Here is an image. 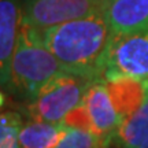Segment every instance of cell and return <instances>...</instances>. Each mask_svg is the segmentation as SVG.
Listing matches in <instances>:
<instances>
[{"instance_id": "6da1fadb", "label": "cell", "mask_w": 148, "mask_h": 148, "mask_svg": "<svg viewBox=\"0 0 148 148\" xmlns=\"http://www.w3.org/2000/svg\"><path fill=\"white\" fill-rule=\"evenodd\" d=\"M37 30L64 71L90 79L104 78L107 49L112 37L106 10Z\"/></svg>"}, {"instance_id": "7a4b0ae2", "label": "cell", "mask_w": 148, "mask_h": 148, "mask_svg": "<svg viewBox=\"0 0 148 148\" xmlns=\"http://www.w3.org/2000/svg\"><path fill=\"white\" fill-rule=\"evenodd\" d=\"M62 73L64 69L44 45L38 30L22 22L11 62L10 78L3 92L5 90L27 104L44 85Z\"/></svg>"}, {"instance_id": "3957f363", "label": "cell", "mask_w": 148, "mask_h": 148, "mask_svg": "<svg viewBox=\"0 0 148 148\" xmlns=\"http://www.w3.org/2000/svg\"><path fill=\"white\" fill-rule=\"evenodd\" d=\"M92 81L95 79L67 71L56 75L26 104L30 119L62 123L64 116L84 101Z\"/></svg>"}, {"instance_id": "277c9868", "label": "cell", "mask_w": 148, "mask_h": 148, "mask_svg": "<svg viewBox=\"0 0 148 148\" xmlns=\"http://www.w3.org/2000/svg\"><path fill=\"white\" fill-rule=\"evenodd\" d=\"M116 77L148 82V29L112 33L107 49L104 79Z\"/></svg>"}, {"instance_id": "5b68a950", "label": "cell", "mask_w": 148, "mask_h": 148, "mask_svg": "<svg viewBox=\"0 0 148 148\" xmlns=\"http://www.w3.org/2000/svg\"><path fill=\"white\" fill-rule=\"evenodd\" d=\"M108 0H25L22 22L34 29H45L86 18L107 8Z\"/></svg>"}, {"instance_id": "8992f818", "label": "cell", "mask_w": 148, "mask_h": 148, "mask_svg": "<svg viewBox=\"0 0 148 148\" xmlns=\"http://www.w3.org/2000/svg\"><path fill=\"white\" fill-rule=\"evenodd\" d=\"M82 103L89 114L92 132L100 137L111 140L122 123V119L111 100L104 78L95 79L90 82Z\"/></svg>"}, {"instance_id": "52a82bcc", "label": "cell", "mask_w": 148, "mask_h": 148, "mask_svg": "<svg viewBox=\"0 0 148 148\" xmlns=\"http://www.w3.org/2000/svg\"><path fill=\"white\" fill-rule=\"evenodd\" d=\"M22 25V7L19 0H0V77L1 88L8 78L12 56L15 52Z\"/></svg>"}, {"instance_id": "ba28073f", "label": "cell", "mask_w": 148, "mask_h": 148, "mask_svg": "<svg viewBox=\"0 0 148 148\" xmlns=\"http://www.w3.org/2000/svg\"><path fill=\"white\" fill-rule=\"evenodd\" d=\"M106 15L112 33L148 29V0H108Z\"/></svg>"}, {"instance_id": "9c48e42d", "label": "cell", "mask_w": 148, "mask_h": 148, "mask_svg": "<svg viewBox=\"0 0 148 148\" xmlns=\"http://www.w3.org/2000/svg\"><path fill=\"white\" fill-rule=\"evenodd\" d=\"M107 90L121 119H126L148 99V82L127 77L104 79Z\"/></svg>"}, {"instance_id": "30bf717a", "label": "cell", "mask_w": 148, "mask_h": 148, "mask_svg": "<svg viewBox=\"0 0 148 148\" xmlns=\"http://www.w3.org/2000/svg\"><path fill=\"white\" fill-rule=\"evenodd\" d=\"M64 130L63 123L38 119L23 122L19 133V148H55Z\"/></svg>"}, {"instance_id": "8fae6325", "label": "cell", "mask_w": 148, "mask_h": 148, "mask_svg": "<svg viewBox=\"0 0 148 148\" xmlns=\"http://www.w3.org/2000/svg\"><path fill=\"white\" fill-rule=\"evenodd\" d=\"M148 138V99L136 112L123 119L111 138V148H136Z\"/></svg>"}, {"instance_id": "7c38bea8", "label": "cell", "mask_w": 148, "mask_h": 148, "mask_svg": "<svg viewBox=\"0 0 148 148\" xmlns=\"http://www.w3.org/2000/svg\"><path fill=\"white\" fill-rule=\"evenodd\" d=\"M55 148H111V140L100 137L93 132L66 126Z\"/></svg>"}, {"instance_id": "4fadbf2b", "label": "cell", "mask_w": 148, "mask_h": 148, "mask_svg": "<svg viewBox=\"0 0 148 148\" xmlns=\"http://www.w3.org/2000/svg\"><path fill=\"white\" fill-rule=\"evenodd\" d=\"M22 116L14 110H3L0 115V148H19Z\"/></svg>"}, {"instance_id": "5bb4252c", "label": "cell", "mask_w": 148, "mask_h": 148, "mask_svg": "<svg viewBox=\"0 0 148 148\" xmlns=\"http://www.w3.org/2000/svg\"><path fill=\"white\" fill-rule=\"evenodd\" d=\"M62 123L67 127H75V129H82V130L92 132V122H90L89 114H88V110H86L84 103H81L73 111H70L69 114L64 116Z\"/></svg>"}, {"instance_id": "9a60e30c", "label": "cell", "mask_w": 148, "mask_h": 148, "mask_svg": "<svg viewBox=\"0 0 148 148\" xmlns=\"http://www.w3.org/2000/svg\"><path fill=\"white\" fill-rule=\"evenodd\" d=\"M136 148H148V138L145 140V141H144V143H141L140 145H138V147H136Z\"/></svg>"}]
</instances>
